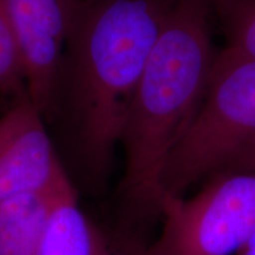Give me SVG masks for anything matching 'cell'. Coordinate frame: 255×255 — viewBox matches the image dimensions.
<instances>
[{
	"instance_id": "cell-11",
	"label": "cell",
	"mask_w": 255,
	"mask_h": 255,
	"mask_svg": "<svg viewBox=\"0 0 255 255\" xmlns=\"http://www.w3.org/2000/svg\"><path fill=\"white\" fill-rule=\"evenodd\" d=\"M226 170L232 171H248L255 173V137L251 139L244 148L239 151V154L233 158Z\"/></svg>"
},
{
	"instance_id": "cell-3",
	"label": "cell",
	"mask_w": 255,
	"mask_h": 255,
	"mask_svg": "<svg viewBox=\"0 0 255 255\" xmlns=\"http://www.w3.org/2000/svg\"><path fill=\"white\" fill-rule=\"evenodd\" d=\"M253 137L255 59L226 46L216 53L195 120L168 159L161 197L184 196L221 173Z\"/></svg>"
},
{
	"instance_id": "cell-6",
	"label": "cell",
	"mask_w": 255,
	"mask_h": 255,
	"mask_svg": "<svg viewBox=\"0 0 255 255\" xmlns=\"http://www.w3.org/2000/svg\"><path fill=\"white\" fill-rule=\"evenodd\" d=\"M87 0H0L17 38L27 92L45 116L65 43Z\"/></svg>"
},
{
	"instance_id": "cell-9",
	"label": "cell",
	"mask_w": 255,
	"mask_h": 255,
	"mask_svg": "<svg viewBox=\"0 0 255 255\" xmlns=\"http://www.w3.org/2000/svg\"><path fill=\"white\" fill-rule=\"evenodd\" d=\"M227 47L255 59V0H210Z\"/></svg>"
},
{
	"instance_id": "cell-4",
	"label": "cell",
	"mask_w": 255,
	"mask_h": 255,
	"mask_svg": "<svg viewBox=\"0 0 255 255\" xmlns=\"http://www.w3.org/2000/svg\"><path fill=\"white\" fill-rule=\"evenodd\" d=\"M162 228L135 255H237L255 234V173L213 175L193 196L163 195Z\"/></svg>"
},
{
	"instance_id": "cell-7",
	"label": "cell",
	"mask_w": 255,
	"mask_h": 255,
	"mask_svg": "<svg viewBox=\"0 0 255 255\" xmlns=\"http://www.w3.org/2000/svg\"><path fill=\"white\" fill-rule=\"evenodd\" d=\"M71 186L66 174L45 189L0 201V255H38L57 202Z\"/></svg>"
},
{
	"instance_id": "cell-12",
	"label": "cell",
	"mask_w": 255,
	"mask_h": 255,
	"mask_svg": "<svg viewBox=\"0 0 255 255\" xmlns=\"http://www.w3.org/2000/svg\"><path fill=\"white\" fill-rule=\"evenodd\" d=\"M96 255H123L120 253H115L109 248V246L107 245V242L103 240V238L101 237L98 238V242H97V248H96Z\"/></svg>"
},
{
	"instance_id": "cell-8",
	"label": "cell",
	"mask_w": 255,
	"mask_h": 255,
	"mask_svg": "<svg viewBox=\"0 0 255 255\" xmlns=\"http://www.w3.org/2000/svg\"><path fill=\"white\" fill-rule=\"evenodd\" d=\"M98 238L71 186L57 202L38 255H96Z\"/></svg>"
},
{
	"instance_id": "cell-1",
	"label": "cell",
	"mask_w": 255,
	"mask_h": 255,
	"mask_svg": "<svg viewBox=\"0 0 255 255\" xmlns=\"http://www.w3.org/2000/svg\"><path fill=\"white\" fill-rule=\"evenodd\" d=\"M180 0H87L76 18L51 88L55 119L75 155L104 174L159 34Z\"/></svg>"
},
{
	"instance_id": "cell-13",
	"label": "cell",
	"mask_w": 255,
	"mask_h": 255,
	"mask_svg": "<svg viewBox=\"0 0 255 255\" xmlns=\"http://www.w3.org/2000/svg\"><path fill=\"white\" fill-rule=\"evenodd\" d=\"M237 255H255V234Z\"/></svg>"
},
{
	"instance_id": "cell-5",
	"label": "cell",
	"mask_w": 255,
	"mask_h": 255,
	"mask_svg": "<svg viewBox=\"0 0 255 255\" xmlns=\"http://www.w3.org/2000/svg\"><path fill=\"white\" fill-rule=\"evenodd\" d=\"M27 90L0 114V201L55 184L66 171Z\"/></svg>"
},
{
	"instance_id": "cell-2",
	"label": "cell",
	"mask_w": 255,
	"mask_h": 255,
	"mask_svg": "<svg viewBox=\"0 0 255 255\" xmlns=\"http://www.w3.org/2000/svg\"><path fill=\"white\" fill-rule=\"evenodd\" d=\"M210 0H180L152 49L124 126L122 189L158 214L168 159L195 120L216 53Z\"/></svg>"
},
{
	"instance_id": "cell-10",
	"label": "cell",
	"mask_w": 255,
	"mask_h": 255,
	"mask_svg": "<svg viewBox=\"0 0 255 255\" xmlns=\"http://www.w3.org/2000/svg\"><path fill=\"white\" fill-rule=\"evenodd\" d=\"M27 90L26 72L18 40L0 4V95L12 97Z\"/></svg>"
}]
</instances>
